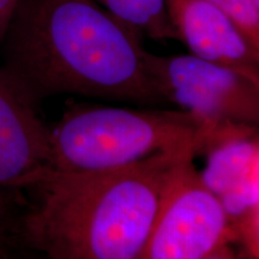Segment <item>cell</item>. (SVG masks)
Listing matches in <instances>:
<instances>
[{
	"label": "cell",
	"instance_id": "cell-12",
	"mask_svg": "<svg viewBox=\"0 0 259 259\" xmlns=\"http://www.w3.org/2000/svg\"><path fill=\"white\" fill-rule=\"evenodd\" d=\"M21 0H0V44Z\"/></svg>",
	"mask_w": 259,
	"mask_h": 259
},
{
	"label": "cell",
	"instance_id": "cell-3",
	"mask_svg": "<svg viewBox=\"0 0 259 259\" xmlns=\"http://www.w3.org/2000/svg\"><path fill=\"white\" fill-rule=\"evenodd\" d=\"M204 126L180 109L70 107L50 126L51 169L89 173L118 169L155 155L193 151Z\"/></svg>",
	"mask_w": 259,
	"mask_h": 259
},
{
	"label": "cell",
	"instance_id": "cell-10",
	"mask_svg": "<svg viewBox=\"0 0 259 259\" xmlns=\"http://www.w3.org/2000/svg\"><path fill=\"white\" fill-rule=\"evenodd\" d=\"M232 18L245 37L259 50V6L252 0H206Z\"/></svg>",
	"mask_w": 259,
	"mask_h": 259
},
{
	"label": "cell",
	"instance_id": "cell-6",
	"mask_svg": "<svg viewBox=\"0 0 259 259\" xmlns=\"http://www.w3.org/2000/svg\"><path fill=\"white\" fill-rule=\"evenodd\" d=\"M198 170L204 186L218 198L232 232L248 216L259 213V128L252 125L204 127Z\"/></svg>",
	"mask_w": 259,
	"mask_h": 259
},
{
	"label": "cell",
	"instance_id": "cell-2",
	"mask_svg": "<svg viewBox=\"0 0 259 259\" xmlns=\"http://www.w3.org/2000/svg\"><path fill=\"white\" fill-rule=\"evenodd\" d=\"M193 151L155 155L118 169H50L19 219L25 246L50 259H142L174 171Z\"/></svg>",
	"mask_w": 259,
	"mask_h": 259
},
{
	"label": "cell",
	"instance_id": "cell-8",
	"mask_svg": "<svg viewBox=\"0 0 259 259\" xmlns=\"http://www.w3.org/2000/svg\"><path fill=\"white\" fill-rule=\"evenodd\" d=\"M164 4L190 54L259 77V50L221 9L206 0H164Z\"/></svg>",
	"mask_w": 259,
	"mask_h": 259
},
{
	"label": "cell",
	"instance_id": "cell-1",
	"mask_svg": "<svg viewBox=\"0 0 259 259\" xmlns=\"http://www.w3.org/2000/svg\"><path fill=\"white\" fill-rule=\"evenodd\" d=\"M142 35L95 0H21L0 44V67L36 107L65 94L166 106Z\"/></svg>",
	"mask_w": 259,
	"mask_h": 259
},
{
	"label": "cell",
	"instance_id": "cell-5",
	"mask_svg": "<svg viewBox=\"0 0 259 259\" xmlns=\"http://www.w3.org/2000/svg\"><path fill=\"white\" fill-rule=\"evenodd\" d=\"M227 244L234 245L228 218L189 158L168 184L142 259H208Z\"/></svg>",
	"mask_w": 259,
	"mask_h": 259
},
{
	"label": "cell",
	"instance_id": "cell-4",
	"mask_svg": "<svg viewBox=\"0 0 259 259\" xmlns=\"http://www.w3.org/2000/svg\"><path fill=\"white\" fill-rule=\"evenodd\" d=\"M145 63L166 105L189 113L204 127L259 126V77L192 54L147 52Z\"/></svg>",
	"mask_w": 259,
	"mask_h": 259
},
{
	"label": "cell",
	"instance_id": "cell-7",
	"mask_svg": "<svg viewBox=\"0 0 259 259\" xmlns=\"http://www.w3.org/2000/svg\"><path fill=\"white\" fill-rule=\"evenodd\" d=\"M0 67V193L22 205L51 169L50 126Z\"/></svg>",
	"mask_w": 259,
	"mask_h": 259
},
{
	"label": "cell",
	"instance_id": "cell-13",
	"mask_svg": "<svg viewBox=\"0 0 259 259\" xmlns=\"http://www.w3.org/2000/svg\"><path fill=\"white\" fill-rule=\"evenodd\" d=\"M208 259H240V257H239L238 252L235 251L234 245L227 244L219 248L216 252H213Z\"/></svg>",
	"mask_w": 259,
	"mask_h": 259
},
{
	"label": "cell",
	"instance_id": "cell-11",
	"mask_svg": "<svg viewBox=\"0 0 259 259\" xmlns=\"http://www.w3.org/2000/svg\"><path fill=\"white\" fill-rule=\"evenodd\" d=\"M0 259H50L24 244H17L0 252Z\"/></svg>",
	"mask_w": 259,
	"mask_h": 259
},
{
	"label": "cell",
	"instance_id": "cell-9",
	"mask_svg": "<svg viewBox=\"0 0 259 259\" xmlns=\"http://www.w3.org/2000/svg\"><path fill=\"white\" fill-rule=\"evenodd\" d=\"M115 17L155 41L178 40L164 0H95Z\"/></svg>",
	"mask_w": 259,
	"mask_h": 259
},
{
	"label": "cell",
	"instance_id": "cell-14",
	"mask_svg": "<svg viewBox=\"0 0 259 259\" xmlns=\"http://www.w3.org/2000/svg\"><path fill=\"white\" fill-rule=\"evenodd\" d=\"M252 3H253L254 5H257V6H259V0H252Z\"/></svg>",
	"mask_w": 259,
	"mask_h": 259
}]
</instances>
